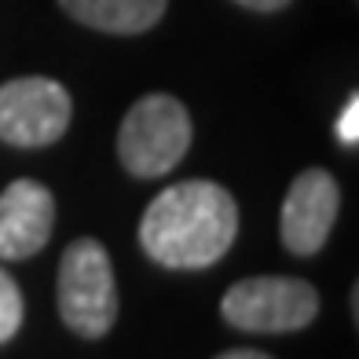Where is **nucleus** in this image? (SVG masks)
Here are the masks:
<instances>
[{"label": "nucleus", "instance_id": "f257e3e1", "mask_svg": "<svg viewBox=\"0 0 359 359\" xmlns=\"http://www.w3.org/2000/svg\"><path fill=\"white\" fill-rule=\"evenodd\" d=\"M238 235V205L213 180L172 184L147 205L140 246L165 268H209Z\"/></svg>", "mask_w": 359, "mask_h": 359}, {"label": "nucleus", "instance_id": "f03ea898", "mask_svg": "<svg viewBox=\"0 0 359 359\" xmlns=\"http://www.w3.org/2000/svg\"><path fill=\"white\" fill-rule=\"evenodd\" d=\"M187 147H191V114L165 92L143 95L140 103H133L118 133L121 165L140 180H154L176 169L184 161Z\"/></svg>", "mask_w": 359, "mask_h": 359}, {"label": "nucleus", "instance_id": "7ed1b4c3", "mask_svg": "<svg viewBox=\"0 0 359 359\" xmlns=\"http://www.w3.org/2000/svg\"><path fill=\"white\" fill-rule=\"evenodd\" d=\"M59 316L81 337H103L118 319L114 268L95 238H77L59 260Z\"/></svg>", "mask_w": 359, "mask_h": 359}, {"label": "nucleus", "instance_id": "20e7f679", "mask_svg": "<svg viewBox=\"0 0 359 359\" xmlns=\"http://www.w3.org/2000/svg\"><path fill=\"white\" fill-rule=\"evenodd\" d=\"M319 312V293L304 279H283V275H257L242 279L224 293L220 316L235 330L250 334H286L301 330Z\"/></svg>", "mask_w": 359, "mask_h": 359}, {"label": "nucleus", "instance_id": "39448f33", "mask_svg": "<svg viewBox=\"0 0 359 359\" xmlns=\"http://www.w3.org/2000/svg\"><path fill=\"white\" fill-rule=\"evenodd\" d=\"M70 92L52 77H15L0 85V140L11 147H48L70 125Z\"/></svg>", "mask_w": 359, "mask_h": 359}, {"label": "nucleus", "instance_id": "423d86ee", "mask_svg": "<svg viewBox=\"0 0 359 359\" xmlns=\"http://www.w3.org/2000/svg\"><path fill=\"white\" fill-rule=\"evenodd\" d=\"M341 191L326 169H308L293 180L283 198V246L297 257H312L326 246V235L337 220Z\"/></svg>", "mask_w": 359, "mask_h": 359}, {"label": "nucleus", "instance_id": "0eeeda50", "mask_svg": "<svg viewBox=\"0 0 359 359\" xmlns=\"http://www.w3.org/2000/svg\"><path fill=\"white\" fill-rule=\"evenodd\" d=\"M55 224L52 191L37 180H15L0 194V260H26L44 250Z\"/></svg>", "mask_w": 359, "mask_h": 359}, {"label": "nucleus", "instance_id": "6e6552de", "mask_svg": "<svg viewBox=\"0 0 359 359\" xmlns=\"http://www.w3.org/2000/svg\"><path fill=\"white\" fill-rule=\"evenodd\" d=\"M62 11L81 26L103 34H143L165 15L169 0H59Z\"/></svg>", "mask_w": 359, "mask_h": 359}, {"label": "nucleus", "instance_id": "1a4fd4ad", "mask_svg": "<svg viewBox=\"0 0 359 359\" xmlns=\"http://www.w3.org/2000/svg\"><path fill=\"white\" fill-rule=\"evenodd\" d=\"M19 326H22V293L11 275L0 268V345L19 334Z\"/></svg>", "mask_w": 359, "mask_h": 359}, {"label": "nucleus", "instance_id": "9d476101", "mask_svg": "<svg viewBox=\"0 0 359 359\" xmlns=\"http://www.w3.org/2000/svg\"><path fill=\"white\" fill-rule=\"evenodd\" d=\"M337 136L345 140V143H359V95H352V100L345 103V110H341Z\"/></svg>", "mask_w": 359, "mask_h": 359}, {"label": "nucleus", "instance_id": "9b49d317", "mask_svg": "<svg viewBox=\"0 0 359 359\" xmlns=\"http://www.w3.org/2000/svg\"><path fill=\"white\" fill-rule=\"evenodd\" d=\"M235 4L250 8V11H279V8L290 4V0H235Z\"/></svg>", "mask_w": 359, "mask_h": 359}, {"label": "nucleus", "instance_id": "f8f14e48", "mask_svg": "<svg viewBox=\"0 0 359 359\" xmlns=\"http://www.w3.org/2000/svg\"><path fill=\"white\" fill-rule=\"evenodd\" d=\"M217 359H271V355L253 352V348H235V352H224V355H217Z\"/></svg>", "mask_w": 359, "mask_h": 359}]
</instances>
